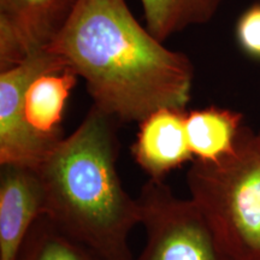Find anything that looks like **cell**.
<instances>
[{
    "label": "cell",
    "mask_w": 260,
    "mask_h": 260,
    "mask_svg": "<svg viewBox=\"0 0 260 260\" xmlns=\"http://www.w3.org/2000/svg\"><path fill=\"white\" fill-rule=\"evenodd\" d=\"M117 124L92 104L79 126L35 169L44 216L106 260H134L129 236L141 224V209L117 171Z\"/></svg>",
    "instance_id": "cell-2"
},
{
    "label": "cell",
    "mask_w": 260,
    "mask_h": 260,
    "mask_svg": "<svg viewBox=\"0 0 260 260\" xmlns=\"http://www.w3.org/2000/svg\"><path fill=\"white\" fill-rule=\"evenodd\" d=\"M71 69L42 74L25 93L24 116L28 124L48 138L61 139V121L71 90L77 82Z\"/></svg>",
    "instance_id": "cell-10"
},
{
    "label": "cell",
    "mask_w": 260,
    "mask_h": 260,
    "mask_svg": "<svg viewBox=\"0 0 260 260\" xmlns=\"http://www.w3.org/2000/svg\"><path fill=\"white\" fill-rule=\"evenodd\" d=\"M243 124L241 112L219 106L187 111L188 144L194 160L213 162L235 151Z\"/></svg>",
    "instance_id": "cell-9"
},
{
    "label": "cell",
    "mask_w": 260,
    "mask_h": 260,
    "mask_svg": "<svg viewBox=\"0 0 260 260\" xmlns=\"http://www.w3.org/2000/svg\"><path fill=\"white\" fill-rule=\"evenodd\" d=\"M256 134H258V136H259V140H260V130H259L258 133H256Z\"/></svg>",
    "instance_id": "cell-14"
},
{
    "label": "cell",
    "mask_w": 260,
    "mask_h": 260,
    "mask_svg": "<svg viewBox=\"0 0 260 260\" xmlns=\"http://www.w3.org/2000/svg\"><path fill=\"white\" fill-rule=\"evenodd\" d=\"M86 81L93 105L121 122L164 107L186 110L194 68L142 27L125 0H80L47 47Z\"/></svg>",
    "instance_id": "cell-1"
},
{
    "label": "cell",
    "mask_w": 260,
    "mask_h": 260,
    "mask_svg": "<svg viewBox=\"0 0 260 260\" xmlns=\"http://www.w3.org/2000/svg\"><path fill=\"white\" fill-rule=\"evenodd\" d=\"M80 0H0V70L46 50Z\"/></svg>",
    "instance_id": "cell-6"
},
{
    "label": "cell",
    "mask_w": 260,
    "mask_h": 260,
    "mask_svg": "<svg viewBox=\"0 0 260 260\" xmlns=\"http://www.w3.org/2000/svg\"><path fill=\"white\" fill-rule=\"evenodd\" d=\"M44 214L45 194L37 169L0 165V260H16Z\"/></svg>",
    "instance_id": "cell-7"
},
{
    "label": "cell",
    "mask_w": 260,
    "mask_h": 260,
    "mask_svg": "<svg viewBox=\"0 0 260 260\" xmlns=\"http://www.w3.org/2000/svg\"><path fill=\"white\" fill-rule=\"evenodd\" d=\"M190 199L234 260H260V140L243 125L235 151L219 160H193Z\"/></svg>",
    "instance_id": "cell-3"
},
{
    "label": "cell",
    "mask_w": 260,
    "mask_h": 260,
    "mask_svg": "<svg viewBox=\"0 0 260 260\" xmlns=\"http://www.w3.org/2000/svg\"><path fill=\"white\" fill-rule=\"evenodd\" d=\"M16 260H106L84 243L64 233L46 216L29 232Z\"/></svg>",
    "instance_id": "cell-12"
},
{
    "label": "cell",
    "mask_w": 260,
    "mask_h": 260,
    "mask_svg": "<svg viewBox=\"0 0 260 260\" xmlns=\"http://www.w3.org/2000/svg\"><path fill=\"white\" fill-rule=\"evenodd\" d=\"M186 115L187 110L164 107L139 122L132 153L149 180H164L171 171L194 160L188 144Z\"/></svg>",
    "instance_id": "cell-8"
},
{
    "label": "cell",
    "mask_w": 260,
    "mask_h": 260,
    "mask_svg": "<svg viewBox=\"0 0 260 260\" xmlns=\"http://www.w3.org/2000/svg\"><path fill=\"white\" fill-rule=\"evenodd\" d=\"M65 69H69L67 63L46 48L15 67L0 70V165L38 168L64 138H48L32 129L24 116V99L37 77Z\"/></svg>",
    "instance_id": "cell-5"
},
{
    "label": "cell",
    "mask_w": 260,
    "mask_h": 260,
    "mask_svg": "<svg viewBox=\"0 0 260 260\" xmlns=\"http://www.w3.org/2000/svg\"><path fill=\"white\" fill-rule=\"evenodd\" d=\"M236 42L246 56L260 61V3L247 8L235 25Z\"/></svg>",
    "instance_id": "cell-13"
},
{
    "label": "cell",
    "mask_w": 260,
    "mask_h": 260,
    "mask_svg": "<svg viewBox=\"0 0 260 260\" xmlns=\"http://www.w3.org/2000/svg\"><path fill=\"white\" fill-rule=\"evenodd\" d=\"M146 241L134 260H234L193 200L164 180H149L138 197Z\"/></svg>",
    "instance_id": "cell-4"
},
{
    "label": "cell",
    "mask_w": 260,
    "mask_h": 260,
    "mask_svg": "<svg viewBox=\"0 0 260 260\" xmlns=\"http://www.w3.org/2000/svg\"><path fill=\"white\" fill-rule=\"evenodd\" d=\"M144 10L146 27L158 40L194 25L206 24L225 0H139Z\"/></svg>",
    "instance_id": "cell-11"
}]
</instances>
